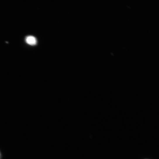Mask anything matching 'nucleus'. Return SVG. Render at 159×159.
<instances>
[{
	"mask_svg": "<svg viewBox=\"0 0 159 159\" xmlns=\"http://www.w3.org/2000/svg\"><path fill=\"white\" fill-rule=\"evenodd\" d=\"M26 43L29 45L34 46L36 44L37 41L36 38L32 36H28L25 39Z\"/></svg>",
	"mask_w": 159,
	"mask_h": 159,
	"instance_id": "obj_1",
	"label": "nucleus"
},
{
	"mask_svg": "<svg viewBox=\"0 0 159 159\" xmlns=\"http://www.w3.org/2000/svg\"><path fill=\"white\" fill-rule=\"evenodd\" d=\"M1 154H0V158H1Z\"/></svg>",
	"mask_w": 159,
	"mask_h": 159,
	"instance_id": "obj_2",
	"label": "nucleus"
}]
</instances>
